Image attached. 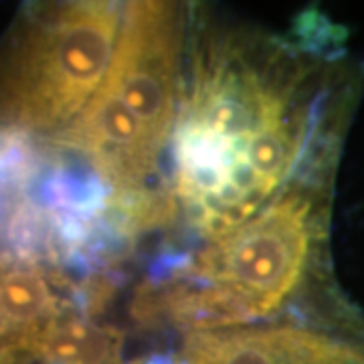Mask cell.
I'll list each match as a JSON object with an SVG mask.
<instances>
[{
  "label": "cell",
  "mask_w": 364,
  "mask_h": 364,
  "mask_svg": "<svg viewBox=\"0 0 364 364\" xmlns=\"http://www.w3.org/2000/svg\"><path fill=\"white\" fill-rule=\"evenodd\" d=\"M356 364H364V356H363V358H360V360H358V363H356Z\"/></svg>",
  "instance_id": "cell-5"
},
{
  "label": "cell",
  "mask_w": 364,
  "mask_h": 364,
  "mask_svg": "<svg viewBox=\"0 0 364 364\" xmlns=\"http://www.w3.org/2000/svg\"><path fill=\"white\" fill-rule=\"evenodd\" d=\"M322 235L320 186L296 182L282 188L255 219L195 253L181 275L229 291L251 322L261 320L304 284Z\"/></svg>",
  "instance_id": "cell-2"
},
{
  "label": "cell",
  "mask_w": 364,
  "mask_h": 364,
  "mask_svg": "<svg viewBox=\"0 0 364 364\" xmlns=\"http://www.w3.org/2000/svg\"><path fill=\"white\" fill-rule=\"evenodd\" d=\"M182 31L178 4H126L116 51L100 87L136 117L158 156L176 117Z\"/></svg>",
  "instance_id": "cell-3"
},
{
  "label": "cell",
  "mask_w": 364,
  "mask_h": 364,
  "mask_svg": "<svg viewBox=\"0 0 364 364\" xmlns=\"http://www.w3.org/2000/svg\"><path fill=\"white\" fill-rule=\"evenodd\" d=\"M67 308L77 310V287L65 277L0 255V356L63 318Z\"/></svg>",
  "instance_id": "cell-4"
},
{
  "label": "cell",
  "mask_w": 364,
  "mask_h": 364,
  "mask_svg": "<svg viewBox=\"0 0 364 364\" xmlns=\"http://www.w3.org/2000/svg\"><path fill=\"white\" fill-rule=\"evenodd\" d=\"M122 16L116 2L93 0L23 11L0 45V132L69 128L104 83Z\"/></svg>",
  "instance_id": "cell-1"
}]
</instances>
